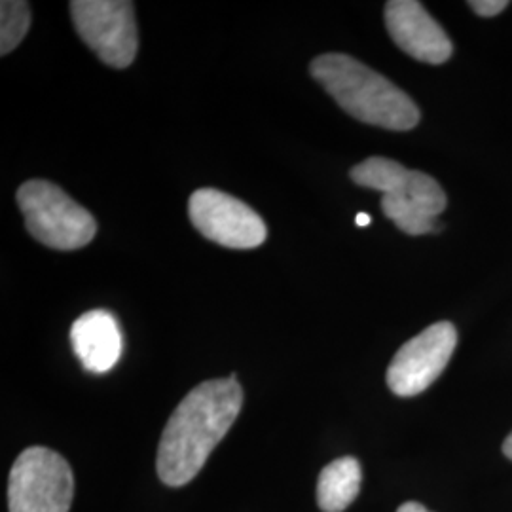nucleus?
<instances>
[{
  "instance_id": "7ed1b4c3",
  "label": "nucleus",
  "mask_w": 512,
  "mask_h": 512,
  "mask_svg": "<svg viewBox=\"0 0 512 512\" xmlns=\"http://www.w3.org/2000/svg\"><path fill=\"white\" fill-rule=\"evenodd\" d=\"M18 205L33 238L57 251L86 247L97 234L92 213L57 184L33 179L21 184Z\"/></svg>"
},
{
  "instance_id": "f8f14e48",
  "label": "nucleus",
  "mask_w": 512,
  "mask_h": 512,
  "mask_svg": "<svg viewBox=\"0 0 512 512\" xmlns=\"http://www.w3.org/2000/svg\"><path fill=\"white\" fill-rule=\"evenodd\" d=\"M382 211L408 236H423L437 230V219L421 213L414 203L408 202L401 194L382 196Z\"/></svg>"
},
{
  "instance_id": "1a4fd4ad",
  "label": "nucleus",
  "mask_w": 512,
  "mask_h": 512,
  "mask_svg": "<svg viewBox=\"0 0 512 512\" xmlns=\"http://www.w3.org/2000/svg\"><path fill=\"white\" fill-rule=\"evenodd\" d=\"M74 353L82 366L93 374H105L122 355V334L114 315L92 310L74 321L71 329Z\"/></svg>"
},
{
  "instance_id": "f3484780",
  "label": "nucleus",
  "mask_w": 512,
  "mask_h": 512,
  "mask_svg": "<svg viewBox=\"0 0 512 512\" xmlns=\"http://www.w3.org/2000/svg\"><path fill=\"white\" fill-rule=\"evenodd\" d=\"M372 222V219H370V215H366V213H359L357 217H355V224L357 226H368Z\"/></svg>"
},
{
  "instance_id": "6e6552de",
  "label": "nucleus",
  "mask_w": 512,
  "mask_h": 512,
  "mask_svg": "<svg viewBox=\"0 0 512 512\" xmlns=\"http://www.w3.org/2000/svg\"><path fill=\"white\" fill-rule=\"evenodd\" d=\"M385 27L404 54L429 65H442L452 57V42L429 12L416 0L385 4Z\"/></svg>"
},
{
  "instance_id": "f257e3e1",
  "label": "nucleus",
  "mask_w": 512,
  "mask_h": 512,
  "mask_svg": "<svg viewBox=\"0 0 512 512\" xmlns=\"http://www.w3.org/2000/svg\"><path fill=\"white\" fill-rule=\"evenodd\" d=\"M243 389L236 374L196 385L171 414L158 444L160 480L179 488L194 480L238 420Z\"/></svg>"
},
{
  "instance_id": "9d476101",
  "label": "nucleus",
  "mask_w": 512,
  "mask_h": 512,
  "mask_svg": "<svg viewBox=\"0 0 512 512\" xmlns=\"http://www.w3.org/2000/svg\"><path fill=\"white\" fill-rule=\"evenodd\" d=\"M361 463L351 456L334 459L317 480V505L323 512H342L361 490Z\"/></svg>"
},
{
  "instance_id": "ddd939ff",
  "label": "nucleus",
  "mask_w": 512,
  "mask_h": 512,
  "mask_svg": "<svg viewBox=\"0 0 512 512\" xmlns=\"http://www.w3.org/2000/svg\"><path fill=\"white\" fill-rule=\"evenodd\" d=\"M31 27V10L27 2H0V55L16 50Z\"/></svg>"
},
{
  "instance_id": "423d86ee",
  "label": "nucleus",
  "mask_w": 512,
  "mask_h": 512,
  "mask_svg": "<svg viewBox=\"0 0 512 512\" xmlns=\"http://www.w3.org/2000/svg\"><path fill=\"white\" fill-rule=\"evenodd\" d=\"M188 217L203 238L228 249H255L268 238L255 209L215 188H200L190 196Z\"/></svg>"
},
{
  "instance_id": "0eeeda50",
  "label": "nucleus",
  "mask_w": 512,
  "mask_h": 512,
  "mask_svg": "<svg viewBox=\"0 0 512 512\" xmlns=\"http://www.w3.org/2000/svg\"><path fill=\"white\" fill-rule=\"evenodd\" d=\"M458 344V330L440 321L408 340L387 368V385L397 397H416L439 380Z\"/></svg>"
},
{
  "instance_id": "f03ea898",
  "label": "nucleus",
  "mask_w": 512,
  "mask_h": 512,
  "mask_svg": "<svg viewBox=\"0 0 512 512\" xmlns=\"http://www.w3.org/2000/svg\"><path fill=\"white\" fill-rule=\"evenodd\" d=\"M310 73L359 122L391 131H410L420 124L416 103L391 80L351 55H319L311 61Z\"/></svg>"
},
{
  "instance_id": "dca6fc26",
  "label": "nucleus",
  "mask_w": 512,
  "mask_h": 512,
  "mask_svg": "<svg viewBox=\"0 0 512 512\" xmlns=\"http://www.w3.org/2000/svg\"><path fill=\"white\" fill-rule=\"evenodd\" d=\"M503 454L512 461V433L503 442Z\"/></svg>"
},
{
  "instance_id": "2eb2a0df",
  "label": "nucleus",
  "mask_w": 512,
  "mask_h": 512,
  "mask_svg": "<svg viewBox=\"0 0 512 512\" xmlns=\"http://www.w3.org/2000/svg\"><path fill=\"white\" fill-rule=\"evenodd\" d=\"M397 512H429L421 503H416V501H408V503H404L399 507V511Z\"/></svg>"
},
{
  "instance_id": "4468645a",
  "label": "nucleus",
  "mask_w": 512,
  "mask_h": 512,
  "mask_svg": "<svg viewBox=\"0 0 512 512\" xmlns=\"http://www.w3.org/2000/svg\"><path fill=\"white\" fill-rule=\"evenodd\" d=\"M469 6L482 18H494L509 6V2L507 0H471Z\"/></svg>"
},
{
  "instance_id": "9b49d317",
  "label": "nucleus",
  "mask_w": 512,
  "mask_h": 512,
  "mask_svg": "<svg viewBox=\"0 0 512 512\" xmlns=\"http://www.w3.org/2000/svg\"><path fill=\"white\" fill-rule=\"evenodd\" d=\"M408 175H410V169H406L395 160L380 158V156L366 158L365 162L355 165L349 171V177L353 183L368 190L382 192V196L401 194L408 183Z\"/></svg>"
},
{
  "instance_id": "20e7f679",
  "label": "nucleus",
  "mask_w": 512,
  "mask_h": 512,
  "mask_svg": "<svg viewBox=\"0 0 512 512\" xmlns=\"http://www.w3.org/2000/svg\"><path fill=\"white\" fill-rule=\"evenodd\" d=\"M73 494V471L63 456L44 446L19 454L8 480L10 512H69Z\"/></svg>"
},
{
  "instance_id": "39448f33",
  "label": "nucleus",
  "mask_w": 512,
  "mask_h": 512,
  "mask_svg": "<svg viewBox=\"0 0 512 512\" xmlns=\"http://www.w3.org/2000/svg\"><path fill=\"white\" fill-rule=\"evenodd\" d=\"M74 27L105 65L126 69L139 50L133 2L73 0L69 4Z\"/></svg>"
}]
</instances>
